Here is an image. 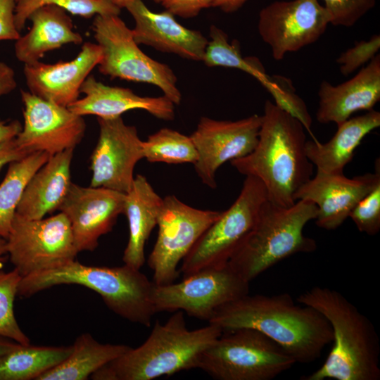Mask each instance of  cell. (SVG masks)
I'll return each instance as SVG.
<instances>
[{
  "label": "cell",
  "instance_id": "6da1fadb",
  "mask_svg": "<svg viewBox=\"0 0 380 380\" xmlns=\"http://www.w3.org/2000/svg\"><path fill=\"white\" fill-rule=\"evenodd\" d=\"M208 322L223 332L241 328L257 330L300 363L317 360L333 339L328 320L316 309L296 303L288 293H248L217 308Z\"/></svg>",
  "mask_w": 380,
  "mask_h": 380
},
{
  "label": "cell",
  "instance_id": "7a4b0ae2",
  "mask_svg": "<svg viewBox=\"0 0 380 380\" xmlns=\"http://www.w3.org/2000/svg\"><path fill=\"white\" fill-rule=\"evenodd\" d=\"M305 129L298 120L267 100L255 148L231 164L239 173L260 179L272 203L291 207L296 202L295 193L313 172L305 153Z\"/></svg>",
  "mask_w": 380,
  "mask_h": 380
},
{
  "label": "cell",
  "instance_id": "3957f363",
  "mask_svg": "<svg viewBox=\"0 0 380 380\" xmlns=\"http://www.w3.org/2000/svg\"><path fill=\"white\" fill-rule=\"evenodd\" d=\"M296 301L329 322L332 348L322 365L300 380H379L380 343L372 322L340 292L315 286Z\"/></svg>",
  "mask_w": 380,
  "mask_h": 380
},
{
  "label": "cell",
  "instance_id": "277c9868",
  "mask_svg": "<svg viewBox=\"0 0 380 380\" xmlns=\"http://www.w3.org/2000/svg\"><path fill=\"white\" fill-rule=\"evenodd\" d=\"M222 332L211 324L189 330L184 312L175 311L165 324L157 320L141 346L129 348L90 377L94 380H151L197 368L201 355Z\"/></svg>",
  "mask_w": 380,
  "mask_h": 380
},
{
  "label": "cell",
  "instance_id": "5b68a950",
  "mask_svg": "<svg viewBox=\"0 0 380 380\" xmlns=\"http://www.w3.org/2000/svg\"><path fill=\"white\" fill-rule=\"evenodd\" d=\"M61 284H77L93 290L115 314L146 327L156 313L151 302L154 283L140 270L125 264L113 267L92 266L75 259L23 277L18 295L28 298Z\"/></svg>",
  "mask_w": 380,
  "mask_h": 380
},
{
  "label": "cell",
  "instance_id": "8992f818",
  "mask_svg": "<svg viewBox=\"0 0 380 380\" xmlns=\"http://www.w3.org/2000/svg\"><path fill=\"white\" fill-rule=\"evenodd\" d=\"M317 207L298 200L284 208L267 199L255 221L231 255L228 265L243 280L250 281L282 260L317 249L315 239L303 234L306 224L315 220Z\"/></svg>",
  "mask_w": 380,
  "mask_h": 380
},
{
  "label": "cell",
  "instance_id": "52a82bcc",
  "mask_svg": "<svg viewBox=\"0 0 380 380\" xmlns=\"http://www.w3.org/2000/svg\"><path fill=\"white\" fill-rule=\"evenodd\" d=\"M217 338L201 355L197 368L217 380H271L296 363L261 332L237 329Z\"/></svg>",
  "mask_w": 380,
  "mask_h": 380
},
{
  "label": "cell",
  "instance_id": "ba28073f",
  "mask_svg": "<svg viewBox=\"0 0 380 380\" xmlns=\"http://www.w3.org/2000/svg\"><path fill=\"white\" fill-rule=\"evenodd\" d=\"M94 38L101 49L99 71L110 77L153 84L175 105L182 94L177 77L166 64L144 53L118 15H98L93 22Z\"/></svg>",
  "mask_w": 380,
  "mask_h": 380
},
{
  "label": "cell",
  "instance_id": "9c48e42d",
  "mask_svg": "<svg viewBox=\"0 0 380 380\" xmlns=\"http://www.w3.org/2000/svg\"><path fill=\"white\" fill-rule=\"evenodd\" d=\"M246 177L236 201L208 227L182 260L180 272L184 277L205 268L227 265L253 227L267 194L260 179Z\"/></svg>",
  "mask_w": 380,
  "mask_h": 380
},
{
  "label": "cell",
  "instance_id": "30bf717a",
  "mask_svg": "<svg viewBox=\"0 0 380 380\" xmlns=\"http://www.w3.org/2000/svg\"><path fill=\"white\" fill-rule=\"evenodd\" d=\"M6 241L10 261L22 278L75 260L79 253L70 224L61 212L37 220L15 213Z\"/></svg>",
  "mask_w": 380,
  "mask_h": 380
},
{
  "label": "cell",
  "instance_id": "8fae6325",
  "mask_svg": "<svg viewBox=\"0 0 380 380\" xmlns=\"http://www.w3.org/2000/svg\"><path fill=\"white\" fill-rule=\"evenodd\" d=\"M249 293V282L228 264L205 268L166 285L154 284L151 302L156 312L182 310L208 321L217 308Z\"/></svg>",
  "mask_w": 380,
  "mask_h": 380
},
{
  "label": "cell",
  "instance_id": "7c38bea8",
  "mask_svg": "<svg viewBox=\"0 0 380 380\" xmlns=\"http://www.w3.org/2000/svg\"><path fill=\"white\" fill-rule=\"evenodd\" d=\"M221 213L193 208L175 195L163 198L157 221L158 237L148 258L155 284L175 282L179 274V262Z\"/></svg>",
  "mask_w": 380,
  "mask_h": 380
},
{
  "label": "cell",
  "instance_id": "4fadbf2b",
  "mask_svg": "<svg viewBox=\"0 0 380 380\" xmlns=\"http://www.w3.org/2000/svg\"><path fill=\"white\" fill-rule=\"evenodd\" d=\"M329 18L319 0L276 1L259 13L258 30L274 60L317 42Z\"/></svg>",
  "mask_w": 380,
  "mask_h": 380
},
{
  "label": "cell",
  "instance_id": "5bb4252c",
  "mask_svg": "<svg viewBox=\"0 0 380 380\" xmlns=\"http://www.w3.org/2000/svg\"><path fill=\"white\" fill-rule=\"evenodd\" d=\"M260 125L261 115L257 114L236 121L201 118L189 137L198 153L194 168L203 184L215 189L219 167L229 160L246 156L255 148Z\"/></svg>",
  "mask_w": 380,
  "mask_h": 380
},
{
  "label": "cell",
  "instance_id": "9a60e30c",
  "mask_svg": "<svg viewBox=\"0 0 380 380\" xmlns=\"http://www.w3.org/2000/svg\"><path fill=\"white\" fill-rule=\"evenodd\" d=\"M21 99L24 125L15 137L20 149L27 154L41 151L53 156L80 144L86 129L82 116L30 91L22 90Z\"/></svg>",
  "mask_w": 380,
  "mask_h": 380
},
{
  "label": "cell",
  "instance_id": "2e32d148",
  "mask_svg": "<svg viewBox=\"0 0 380 380\" xmlns=\"http://www.w3.org/2000/svg\"><path fill=\"white\" fill-rule=\"evenodd\" d=\"M99 136L91 155L90 186L126 194L134 181L136 164L144 158L143 141L134 126L120 117L98 118Z\"/></svg>",
  "mask_w": 380,
  "mask_h": 380
},
{
  "label": "cell",
  "instance_id": "e0dca14e",
  "mask_svg": "<svg viewBox=\"0 0 380 380\" xmlns=\"http://www.w3.org/2000/svg\"><path fill=\"white\" fill-rule=\"evenodd\" d=\"M125 194L71 183L58 210L68 218L78 252L93 251L124 213Z\"/></svg>",
  "mask_w": 380,
  "mask_h": 380
},
{
  "label": "cell",
  "instance_id": "ac0fdd59",
  "mask_svg": "<svg viewBox=\"0 0 380 380\" xmlns=\"http://www.w3.org/2000/svg\"><path fill=\"white\" fill-rule=\"evenodd\" d=\"M380 184V162H375L374 173L353 178L343 174H329L317 170L295 193L296 201H311L317 207L316 224L327 230L340 227L357 203Z\"/></svg>",
  "mask_w": 380,
  "mask_h": 380
},
{
  "label": "cell",
  "instance_id": "d6986e66",
  "mask_svg": "<svg viewBox=\"0 0 380 380\" xmlns=\"http://www.w3.org/2000/svg\"><path fill=\"white\" fill-rule=\"evenodd\" d=\"M97 44L84 43L72 60L49 64L39 61L25 64L26 84L33 94L68 107L78 99L80 87L101 58Z\"/></svg>",
  "mask_w": 380,
  "mask_h": 380
},
{
  "label": "cell",
  "instance_id": "ffe728a7",
  "mask_svg": "<svg viewBox=\"0 0 380 380\" xmlns=\"http://www.w3.org/2000/svg\"><path fill=\"white\" fill-rule=\"evenodd\" d=\"M125 8L134 20L132 32L138 44L148 45L186 59L203 61L208 40L201 32L183 26L166 10L151 11L142 0H132Z\"/></svg>",
  "mask_w": 380,
  "mask_h": 380
},
{
  "label": "cell",
  "instance_id": "44dd1931",
  "mask_svg": "<svg viewBox=\"0 0 380 380\" xmlns=\"http://www.w3.org/2000/svg\"><path fill=\"white\" fill-rule=\"evenodd\" d=\"M316 118L319 123L341 124L359 110H371L380 100V56L338 85L322 81Z\"/></svg>",
  "mask_w": 380,
  "mask_h": 380
},
{
  "label": "cell",
  "instance_id": "7402d4cb",
  "mask_svg": "<svg viewBox=\"0 0 380 380\" xmlns=\"http://www.w3.org/2000/svg\"><path fill=\"white\" fill-rule=\"evenodd\" d=\"M84 94L68 108L74 113L84 116L96 115L101 118L120 117L127 111L141 109L164 120L175 117V104L164 95L158 97L141 96L127 88L111 87L89 75L80 87Z\"/></svg>",
  "mask_w": 380,
  "mask_h": 380
},
{
  "label": "cell",
  "instance_id": "603a6c76",
  "mask_svg": "<svg viewBox=\"0 0 380 380\" xmlns=\"http://www.w3.org/2000/svg\"><path fill=\"white\" fill-rule=\"evenodd\" d=\"M73 150L51 156L27 184L16 214L28 220L44 217L58 210L72 183Z\"/></svg>",
  "mask_w": 380,
  "mask_h": 380
},
{
  "label": "cell",
  "instance_id": "cb8c5ba5",
  "mask_svg": "<svg viewBox=\"0 0 380 380\" xmlns=\"http://www.w3.org/2000/svg\"><path fill=\"white\" fill-rule=\"evenodd\" d=\"M163 200L146 177L135 176L125 194L123 214L129 225V239L122 256L125 265L138 270L144 265L145 245L157 225Z\"/></svg>",
  "mask_w": 380,
  "mask_h": 380
},
{
  "label": "cell",
  "instance_id": "d4e9b609",
  "mask_svg": "<svg viewBox=\"0 0 380 380\" xmlns=\"http://www.w3.org/2000/svg\"><path fill=\"white\" fill-rule=\"evenodd\" d=\"M30 31L15 40V54L24 64L39 61L44 54L67 44H81V34L73 29L71 18L64 9L46 5L34 10L29 16Z\"/></svg>",
  "mask_w": 380,
  "mask_h": 380
},
{
  "label": "cell",
  "instance_id": "484cf974",
  "mask_svg": "<svg viewBox=\"0 0 380 380\" xmlns=\"http://www.w3.org/2000/svg\"><path fill=\"white\" fill-rule=\"evenodd\" d=\"M379 126L380 113L374 110L350 118L337 125L336 133L327 142L306 141V156L317 171L343 174L363 138Z\"/></svg>",
  "mask_w": 380,
  "mask_h": 380
},
{
  "label": "cell",
  "instance_id": "4316f807",
  "mask_svg": "<svg viewBox=\"0 0 380 380\" xmlns=\"http://www.w3.org/2000/svg\"><path fill=\"white\" fill-rule=\"evenodd\" d=\"M130 347L122 344L101 343L89 333L77 336L70 355L36 380H85L101 367L118 357Z\"/></svg>",
  "mask_w": 380,
  "mask_h": 380
},
{
  "label": "cell",
  "instance_id": "83f0119b",
  "mask_svg": "<svg viewBox=\"0 0 380 380\" xmlns=\"http://www.w3.org/2000/svg\"><path fill=\"white\" fill-rule=\"evenodd\" d=\"M71 350L72 346L20 345L0 356V380H36L63 361Z\"/></svg>",
  "mask_w": 380,
  "mask_h": 380
},
{
  "label": "cell",
  "instance_id": "f1b7e54d",
  "mask_svg": "<svg viewBox=\"0 0 380 380\" xmlns=\"http://www.w3.org/2000/svg\"><path fill=\"white\" fill-rule=\"evenodd\" d=\"M46 152H33L9 163L0 184V236L6 239L11 229L18 203L32 175L49 160Z\"/></svg>",
  "mask_w": 380,
  "mask_h": 380
},
{
  "label": "cell",
  "instance_id": "f546056e",
  "mask_svg": "<svg viewBox=\"0 0 380 380\" xmlns=\"http://www.w3.org/2000/svg\"><path fill=\"white\" fill-rule=\"evenodd\" d=\"M210 37L203 58L207 66L236 68L251 75L260 84L265 81L268 75L260 61L255 57H243L236 40L230 43L228 35L215 25H211Z\"/></svg>",
  "mask_w": 380,
  "mask_h": 380
},
{
  "label": "cell",
  "instance_id": "4dcf8cb0",
  "mask_svg": "<svg viewBox=\"0 0 380 380\" xmlns=\"http://www.w3.org/2000/svg\"><path fill=\"white\" fill-rule=\"evenodd\" d=\"M144 158L150 163H192L198 159L196 148L190 138L177 131L163 128L143 141Z\"/></svg>",
  "mask_w": 380,
  "mask_h": 380
},
{
  "label": "cell",
  "instance_id": "1f68e13d",
  "mask_svg": "<svg viewBox=\"0 0 380 380\" xmlns=\"http://www.w3.org/2000/svg\"><path fill=\"white\" fill-rule=\"evenodd\" d=\"M54 5L73 15L91 18L98 15H119L120 8L104 0H20L15 11V26L20 32L37 8Z\"/></svg>",
  "mask_w": 380,
  "mask_h": 380
},
{
  "label": "cell",
  "instance_id": "d6a6232c",
  "mask_svg": "<svg viewBox=\"0 0 380 380\" xmlns=\"http://www.w3.org/2000/svg\"><path fill=\"white\" fill-rule=\"evenodd\" d=\"M21 279V275L15 268L9 272L0 271V335L22 345H28L30 338L18 324L13 308Z\"/></svg>",
  "mask_w": 380,
  "mask_h": 380
},
{
  "label": "cell",
  "instance_id": "836d02e7",
  "mask_svg": "<svg viewBox=\"0 0 380 380\" xmlns=\"http://www.w3.org/2000/svg\"><path fill=\"white\" fill-rule=\"evenodd\" d=\"M261 84L270 92L279 108L298 120L310 132L312 119L305 102L296 94L290 79L282 75H267Z\"/></svg>",
  "mask_w": 380,
  "mask_h": 380
},
{
  "label": "cell",
  "instance_id": "e575fe53",
  "mask_svg": "<svg viewBox=\"0 0 380 380\" xmlns=\"http://www.w3.org/2000/svg\"><path fill=\"white\" fill-rule=\"evenodd\" d=\"M329 18L335 26L352 27L369 11L376 0H323Z\"/></svg>",
  "mask_w": 380,
  "mask_h": 380
},
{
  "label": "cell",
  "instance_id": "d590c367",
  "mask_svg": "<svg viewBox=\"0 0 380 380\" xmlns=\"http://www.w3.org/2000/svg\"><path fill=\"white\" fill-rule=\"evenodd\" d=\"M348 217L360 232L374 236L379 232L380 184L357 203Z\"/></svg>",
  "mask_w": 380,
  "mask_h": 380
},
{
  "label": "cell",
  "instance_id": "8d00e7d4",
  "mask_svg": "<svg viewBox=\"0 0 380 380\" xmlns=\"http://www.w3.org/2000/svg\"><path fill=\"white\" fill-rule=\"evenodd\" d=\"M379 49V34L372 35L368 40L356 42L353 47L341 53L336 59L341 73L347 76L360 67L362 68L377 55Z\"/></svg>",
  "mask_w": 380,
  "mask_h": 380
},
{
  "label": "cell",
  "instance_id": "74e56055",
  "mask_svg": "<svg viewBox=\"0 0 380 380\" xmlns=\"http://www.w3.org/2000/svg\"><path fill=\"white\" fill-rule=\"evenodd\" d=\"M16 4V0H0V41H15L20 37L15 23Z\"/></svg>",
  "mask_w": 380,
  "mask_h": 380
},
{
  "label": "cell",
  "instance_id": "f35d334b",
  "mask_svg": "<svg viewBox=\"0 0 380 380\" xmlns=\"http://www.w3.org/2000/svg\"><path fill=\"white\" fill-rule=\"evenodd\" d=\"M215 0H163L165 10L183 18L196 15L202 9L213 7Z\"/></svg>",
  "mask_w": 380,
  "mask_h": 380
},
{
  "label": "cell",
  "instance_id": "ab89813d",
  "mask_svg": "<svg viewBox=\"0 0 380 380\" xmlns=\"http://www.w3.org/2000/svg\"><path fill=\"white\" fill-rule=\"evenodd\" d=\"M28 155L20 149L15 138L0 143V170L6 164L20 160Z\"/></svg>",
  "mask_w": 380,
  "mask_h": 380
},
{
  "label": "cell",
  "instance_id": "60d3db41",
  "mask_svg": "<svg viewBox=\"0 0 380 380\" xmlns=\"http://www.w3.org/2000/svg\"><path fill=\"white\" fill-rule=\"evenodd\" d=\"M17 86L15 72L11 67L0 62V97L11 92Z\"/></svg>",
  "mask_w": 380,
  "mask_h": 380
},
{
  "label": "cell",
  "instance_id": "b9f144b4",
  "mask_svg": "<svg viewBox=\"0 0 380 380\" xmlns=\"http://www.w3.org/2000/svg\"><path fill=\"white\" fill-rule=\"evenodd\" d=\"M18 120L6 122L0 120V143L15 138L22 129Z\"/></svg>",
  "mask_w": 380,
  "mask_h": 380
},
{
  "label": "cell",
  "instance_id": "7bdbcfd3",
  "mask_svg": "<svg viewBox=\"0 0 380 380\" xmlns=\"http://www.w3.org/2000/svg\"><path fill=\"white\" fill-rule=\"evenodd\" d=\"M248 0H215L213 7H218L226 13L238 10Z\"/></svg>",
  "mask_w": 380,
  "mask_h": 380
},
{
  "label": "cell",
  "instance_id": "ee69618b",
  "mask_svg": "<svg viewBox=\"0 0 380 380\" xmlns=\"http://www.w3.org/2000/svg\"><path fill=\"white\" fill-rule=\"evenodd\" d=\"M20 345L22 344L0 335V356L17 348Z\"/></svg>",
  "mask_w": 380,
  "mask_h": 380
},
{
  "label": "cell",
  "instance_id": "f6af8a7d",
  "mask_svg": "<svg viewBox=\"0 0 380 380\" xmlns=\"http://www.w3.org/2000/svg\"><path fill=\"white\" fill-rule=\"evenodd\" d=\"M6 252V241L3 237L0 236V262H3L5 259V254Z\"/></svg>",
  "mask_w": 380,
  "mask_h": 380
},
{
  "label": "cell",
  "instance_id": "bcb514c9",
  "mask_svg": "<svg viewBox=\"0 0 380 380\" xmlns=\"http://www.w3.org/2000/svg\"><path fill=\"white\" fill-rule=\"evenodd\" d=\"M104 1L111 3L112 4L121 8H125L132 0H104Z\"/></svg>",
  "mask_w": 380,
  "mask_h": 380
},
{
  "label": "cell",
  "instance_id": "7dc6e473",
  "mask_svg": "<svg viewBox=\"0 0 380 380\" xmlns=\"http://www.w3.org/2000/svg\"><path fill=\"white\" fill-rule=\"evenodd\" d=\"M154 1L158 3H162L163 1V0H154Z\"/></svg>",
  "mask_w": 380,
  "mask_h": 380
},
{
  "label": "cell",
  "instance_id": "c3c4849f",
  "mask_svg": "<svg viewBox=\"0 0 380 380\" xmlns=\"http://www.w3.org/2000/svg\"><path fill=\"white\" fill-rule=\"evenodd\" d=\"M20 1V0H16V1Z\"/></svg>",
  "mask_w": 380,
  "mask_h": 380
}]
</instances>
